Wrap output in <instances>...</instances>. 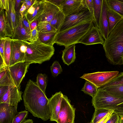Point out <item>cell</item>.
<instances>
[{
	"instance_id": "816d5d0a",
	"label": "cell",
	"mask_w": 123,
	"mask_h": 123,
	"mask_svg": "<svg viewBox=\"0 0 123 123\" xmlns=\"http://www.w3.org/2000/svg\"><path fill=\"white\" fill-rule=\"evenodd\" d=\"M123 64V57L122 59V64Z\"/></svg>"
},
{
	"instance_id": "f6af8a7d",
	"label": "cell",
	"mask_w": 123,
	"mask_h": 123,
	"mask_svg": "<svg viewBox=\"0 0 123 123\" xmlns=\"http://www.w3.org/2000/svg\"><path fill=\"white\" fill-rule=\"evenodd\" d=\"M21 3V4L19 10V13L21 17H23L24 15L25 14L26 12V7L24 3L22 1V0Z\"/></svg>"
},
{
	"instance_id": "681fc988",
	"label": "cell",
	"mask_w": 123,
	"mask_h": 123,
	"mask_svg": "<svg viewBox=\"0 0 123 123\" xmlns=\"http://www.w3.org/2000/svg\"><path fill=\"white\" fill-rule=\"evenodd\" d=\"M33 120L31 119H28L26 120L24 122L22 123H33Z\"/></svg>"
},
{
	"instance_id": "7402d4cb",
	"label": "cell",
	"mask_w": 123,
	"mask_h": 123,
	"mask_svg": "<svg viewBox=\"0 0 123 123\" xmlns=\"http://www.w3.org/2000/svg\"><path fill=\"white\" fill-rule=\"evenodd\" d=\"M103 0H92L93 6V22L99 30Z\"/></svg>"
},
{
	"instance_id": "277c9868",
	"label": "cell",
	"mask_w": 123,
	"mask_h": 123,
	"mask_svg": "<svg viewBox=\"0 0 123 123\" xmlns=\"http://www.w3.org/2000/svg\"><path fill=\"white\" fill-rule=\"evenodd\" d=\"M92 103L95 109L103 108L113 110L120 117L123 115V98L108 93L101 87L98 88Z\"/></svg>"
},
{
	"instance_id": "7c38bea8",
	"label": "cell",
	"mask_w": 123,
	"mask_h": 123,
	"mask_svg": "<svg viewBox=\"0 0 123 123\" xmlns=\"http://www.w3.org/2000/svg\"><path fill=\"white\" fill-rule=\"evenodd\" d=\"M104 41L99 30L93 25L79 41V43L86 45L100 44L103 45Z\"/></svg>"
},
{
	"instance_id": "ac0fdd59",
	"label": "cell",
	"mask_w": 123,
	"mask_h": 123,
	"mask_svg": "<svg viewBox=\"0 0 123 123\" xmlns=\"http://www.w3.org/2000/svg\"><path fill=\"white\" fill-rule=\"evenodd\" d=\"M108 26L107 15V4L106 0H103L99 31L105 40L107 38L108 35Z\"/></svg>"
},
{
	"instance_id": "f1b7e54d",
	"label": "cell",
	"mask_w": 123,
	"mask_h": 123,
	"mask_svg": "<svg viewBox=\"0 0 123 123\" xmlns=\"http://www.w3.org/2000/svg\"><path fill=\"white\" fill-rule=\"evenodd\" d=\"M108 6L123 17V0H106Z\"/></svg>"
},
{
	"instance_id": "484cf974",
	"label": "cell",
	"mask_w": 123,
	"mask_h": 123,
	"mask_svg": "<svg viewBox=\"0 0 123 123\" xmlns=\"http://www.w3.org/2000/svg\"><path fill=\"white\" fill-rule=\"evenodd\" d=\"M15 86L10 78L7 70V67L0 69V86Z\"/></svg>"
},
{
	"instance_id": "f907efd6",
	"label": "cell",
	"mask_w": 123,
	"mask_h": 123,
	"mask_svg": "<svg viewBox=\"0 0 123 123\" xmlns=\"http://www.w3.org/2000/svg\"><path fill=\"white\" fill-rule=\"evenodd\" d=\"M120 123H123V115L120 117Z\"/></svg>"
},
{
	"instance_id": "e575fe53",
	"label": "cell",
	"mask_w": 123,
	"mask_h": 123,
	"mask_svg": "<svg viewBox=\"0 0 123 123\" xmlns=\"http://www.w3.org/2000/svg\"><path fill=\"white\" fill-rule=\"evenodd\" d=\"M28 111H21L18 112L14 118L12 123H22L27 118Z\"/></svg>"
},
{
	"instance_id": "7dc6e473",
	"label": "cell",
	"mask_w": 123,
	"mask_h": 123,
	"mask_svg": "<svg viewBox=\"0 0 123 123\" xmlns=\"http://www.w3.org/2000/svg\"><path fill=\"white\" fill-rule=\"evenodd\" d=\"M9 86H0V98L7 91L9 88Z\"/></svg>"
},
{
	"instance_id": "cb8c5ba5",
	"label": "cell",
	"mask_w": 123,
	"mask_h": 123,
	"mask_svg": "<svg viewBox=\"0 0 123 123\" xmlns=\"http://www.w3.org/2000/svg\"><path fill=\"white\" fill-rule=\"evenodd\" d=\"M58 34L57 31L39 33L38 39L46 44L53 46L55 43L56 39Z\"/></svg>"
},
{
	"instance_id": "7bdbcfd3",
	"label": "cell",
	"mask_w": 123,
	"mask_h": 123,
	"mask_svg": "<svg viewBox=\"0 0 123 123\" xmlns=\"http://www.w3.org/2000/svg\"><path fill=\"white\" fill-rule=\"evenodd\" d=\"M22 0H15L14 9L17 14L19 13Z\"/></svg>"
},
{
	"instance_id": "9c48e42d",
	"label": "cell",
	"mask_w": 123,
	"mask_h": 123,
	"mask_svg": "<svg viewBox=\"0 0 123 123\" xmlns=\"http://www.w3.org/2000/svg\"><path fill=\"white\" fill-rule=\"evenodd\" d=\"M70 100L64 95L57 123H74L75 108L72 105Z\"/></svg>"
},
{
	"instance_id": "ab89813d",
	"label": "cell",
	"mask_w": 123,
	"mask_h": 123,
	"mask_svg": "<svg viewBox=\"0 0 123 123\" xmlns=\"http://www.w3.org/2000/svg\"><path fill=\"white\" fill-rule=\"evenodd\" d=\"M9 0H0V10L7 11L9 8Z\"/></svg>"
},
{
	"instance_id": "b9f144b4",
	"label": "cell",
	"mask_w": 123,
	"mask_h": 123,
	"mask_svg": "<svg viewBox=\"0 0 123 123\" xmlns=\"http://www.w3.org/2000/svg\"><path fill=\"white\" fill-rule=\"evenodd\" d=\"M85 1L88 9L90 12L92 17L93 14V6L92 0H85Z\"/></svg>"
},
{
	"instance_id": "603a6c76",
	"label": "cell",
	"mask_w": 123,
	"mask_h": 123,
	"mask_svg": "<svg viewBox=\"0 0 123 123\" xmlns=\"http://www.w3.org/2000/svg\"><path fill=\"white\" fill-rule=\"evenodd\" d=\"M15 0H9V8L6 11L10 25L13 31L17 26L16 13L14 9Z\"/></svg>"
},
{
	"instance_id": "8d00e7d4",
	"label": "cell",
	"mask_w": 123,
	"mask_h": 123,
	"mask_svg": "<svg viewBox=\"0 0 123 123\" xmlns=\"http://www.w3.org/2000/svg\"><path fill=\"white\" fill-rule=\"evenodd\" d=\"M39 32L36 26L31 31V36L28 40L29 42H33L37 41L39 39Z\"/></svg>"
},
{
	"instance_id": "2e32d148",
	"label": "cell",
	"mask_w": 123,
	"mask_h": 123,
	"mask_svg": "<svg viewBox=\"0 0 123 123\" xmlns=\"http://www.w3.org/2000/svg\"><path fill=\"white\" fill-rule=\"evenodd\" d=\"M0 38H11L13 31L11 28L8 18L7 12L5 10H0Z\"/></svg>"
},
{
	"instance_id": "d6a6232c",
	"label": "cell",
	"mask_w": 123,
	"mask_h": 123,
	"mask_svg": "<svg viewBox=\"0 0 123 123\" xmlns=\"http://www.w3.org/2000/svg\"><path fill=\"white\" fill-rule=\"evenodd\" d=\"M37 28L39 32L40 33L57 31L51 25L49 22H39Z\"/></svg>"
},
{
	"instance_id": "6da1fadb",
	"label": "cell",
	"mask_w": 123,
	"mask_h": 123,
	"mask_svg": "<svg viewBox=\"0 0 123 123\" xmlns=\"http://www.w3.org/2000/svg\"><path fill=\"white\" fill-rule=\"evenodd\" d=\"M26 110L34 117L44 121L50 118L49 98L39 88L36 82L29 80L22 96Z\"/></svg>"
},
{
	"instance_id": "30bf717a",
	"label": "cell",
	"mask_w": 123,
	"mask_h": 123,
	"mask_svg": "<svg viewBox=\"0 0 123 123\" xmlns=\"http://www.w3.org/2000/svg\"><path fill=\"white\" fill-rule=\"evenodd\" d=\"M59 8L65 17L82 11L88 10L85 0H64Z\"/></svg>"
},
{
	"instance_id": "44dd1931",
	"label": "cell",
	"mask_w": 123,
	"mask_h": 123,
	"mask_svg": "<svg viewBox=\"0 0 123 123\" xmlns=\"http://www.w3.org/2000/svg\"><path fill=\"white\" fill-rule=\"evenodd\" d=\"M75 44L65 47L62 51V59L64 63L68 66L73 63L76 58Z\"/></svg>"
},
{
	"instance_id": "4fadbf2b",
	"label": "cell",
	"mask_w": 123,
	"mask_h": 123,
	"mask_svg": "<svg viewBox=\"0 0 123 123\" xmlns=\"http://www.w3.org/2000/svg\"><path fill=\"white\" fill-rule=\"evenodd\" d=\"M63 94L60 91L56 93L49 98L48 105L50 114L51 121L56 122L60 111Z\"/></svg>"
},
{
	"instance_id": "4316f807",
	"label": "cell",
	"mask_w": 123,
	"mask_h": 123,
	"mask_svg": "<svg viewBox=\"0 0 123 123\" xmlns=\"http://www.w3.org/2000/svg\"><path fill=\"white\" fill-rule=\"evenodd\" d=\"M65 18V15L60 10L49 22L51 25L56 30L57 32L63 23Z\"/></svg>"
},
{
	"instance_id": "9a60e30c",
	"label": "cell",
	"mask_w": 123,
	"mask_h": 123,
	"mask_svg": "<svg viewBox=\"0 0 123 123\" xmlns=\"http://www.w3.org/2000/svg\"><path fill=\"white\" fill-rule=\"evenodd\" d=\"M21 43V40L12 39L9 66L18 62L24 61L25 54L21 52L20 49Z\"/></svg>"
},
{
	"instance_id": "7a4b0ae2",
	"label": "cell",
	"mask_w": 123,
	"mask_h": 123,
	"mask_svg": "<svg viewBox=\"0 0 123 123\" xmlns=\"http://www.w3.org/2000/svg\"><path fill=\"white\" fill-rule=\"evenodd\" d=\"M105 55L113 65L122 64L123 57V19L109 34L103 44Z\"/></svg>"
},
{
	"instance_id": "d4e9b609",
	"label": "cell",
	"mask_w": 123,
	"mask_h": 123,
	"mask_svg": "<svg viewBox=\"0 0 123 123\" xmlns=\"http://www.w3.org/2000/svg\"><path fill=\"white\" fill-rule=\"evenodd\" d=\"M101 87L110 94L118 98H123V85L104 86Z\"/></svg>"
},
{
	"instance_id": "c3c4849f",
	"label": "cell",
	"mask_w": 123,
	"mask_h": 123,
	"mask_svg": "<svg viewBox=\"0 0 123 123\" xmlns=\"http://www.w3.org/2000/svg\"><path fill=\"white\" fill-rule=\"evenodd\" d=\"M38 23V20H36L33 21L30 24V27L31 31L37 26Z\"/></svg>"
},
{
	"instance_id": "bcb514c9",
	"label": "cell",
	"mask_w": 123,
	"mask_h": 123,
	"mask_svg": "<svg viewBox=\"0 0 123 123\" xmlns=\"http://www.w3.org/2000/svg\"><path fill=\"white\" fill-rule=\"evenodd\" d=\"M48 1L52 3L59 8L62 3L64 0H47Z\"/></svg>"
},
{
	"instance_id": "f35d334b",
	"label": "cell",
	"mask_w": 123,
	"mask_h": 123,
	"mask_svg": "<svg viewBox=\"0 0 123 123\" xmlns=\"http://www.w3.org/2000/svg\"><path fill=\"white\" fill-rule=\"evenodd\" d=\"M120 117L118 114L114 112L106 123H120Z\"/></svg>"
},
{
	"instance_id": "836d02e7",
	"label": "cell",
	"mask_w": 123,
	"mask_h": 123,
	"mask_svg": "<svg viewBox=\"0 0 123 123\" xmlns=\"http://www.w3.org/2000/svg\"><path fill=\"white\" fill-rule=\"evenodd\" d=\"M50 70L52 75L54 77L57 76L62 72L61 65L57 61L53 62L50 67Z\"/></svg>"
},
{
	"instance_id": "83f0119b",
	"label": "cell",
	"mask_w": 123,
	"mask_h": 123,
	"mask_svg": "<svg viewBox=\"0 0 123 123\" xmlns=\"http://www.w3.org/2000/svg\"><path fill=\"white\" fill-rule=\"evenodd\" d=\"M4 56V63L5 66H9L11 53V43L12 39L9 37H5Z\"/></svg>"
},
{
	"instance_id": "5bb4252c",
	"label": "cell",
	"mask_w": 123,
	"mask_h": 123,
	"mask_svg": "<svg viewBox=\"0 0 123 123\" xmlns=\"http://www.w3.org/2000/svg\"><path fill=\"white\" fill-rule=\"evenodd\" d=\"M17 107L6 103H0V123H12L18 112Z\"/></svg>"
},
{
	"instance_id": "d6986e66",
	"label": "cell",
	"mask_w": 123,
	"mask_h": 123,
	"mask_svg": "<svg viewBox=\"0 0 123 123\" xmlns=\"http://www.w3.org/2000/svg\"><path fill=\"white\" fill-rule=\"evenodd\" d=\"M16 15L17 26L13 31V35L11 38L13 39L28 41L30 36L27 34L23 26L20 14L16 13Z\"/></svg>"
},
{
	"instance_id": "3957f363",
	"label": "cell",
	"mask_w": 123,
	"mask_h": 123,
	"mask_svg": "<svg viewBox=\"0 0 123 123\" xmlns=\"http://www.w3.org/2000/svg\"><path fill=\"white\" fill-rule=\"evenodd\" d=\"M24 41L27 47L24 60L25 62L31 64H41L49 60L54 54L53 46L44 44L39 39L33 42Z\"/></svg>"
},
{
	"instance_id": "4dcf8cb0",
	"label": "cell",
	"mask_w": 123,
	"mask_h": 123,
	"mask_svg": "<svg viewBox=\"0 0 123 123\" xmlns=\"http://www.w3.org/2000/svg\"><path fill=\"white\" fill-rule=\"evenodd\" d=\"M98 89L93 84L86 80L81 91L93 98L96 94Z\"/></svg>"
},
{
	"instance_id": "52a82bcc",
	"label": "cell",
	"mask_w": 123,
	"mask_h": 123,
	"mask_svg": "<svg viewBox=\"0 0 123 123\" xmlns=\"http://www.w3.org/2000/svg\"><path fill=\"white\" fill-rule=\"evenodd\" d=\"M93 22L92 16L88 10H84L65 17L58 33L62 32L79 24Z\"/></svg>"
},
{
	"instance_id": "d590c367",
	"label": "cell",
	"mask_w": 123,
	"mask_h": 123,
	"mask_svg": "<svg viewBox=\"0 0 123 123\" xmlns=\"http://www.w3.org/2000/svg\"><path fill=\"white\" fill-rule=\"evenodd\" d=\"M115 85H123V72L119 74L111 81L105 86H108Z\"/></svg>"
},
{
	"instance_id": "8992f818",
	"label": "cell",
	"mask_w": 123,
	"mask_h": 123,
	"mask_svg": "<svg viewBox=\"0 0 123 123\" xmlns=\"http://www.w3.org/2000/svg\"><path fill=\"white\" fill-rule=\"evenodd\" d=\"M119 74L117 71L98 72L84 74L80 78L90 82L98 88L106 85Z\"/></svg>"
},
{
	"instance_id": "74e56055",
	"label": "cell",
	"mask_w": 123,
	"mask_h": 123,
	"mask_svg": "<svg viewBox=\"0 0 123 123\" xmlns=\"http://www.w3.org/2000/svg\"><path fill=\"white\" fill-rule=\"evenodd\" d=\"M22 20L23 26L27 34L31 36V30L30 25L25 15H24L23 17H21Z\"/></svg>"
},
{
	"instance_id": "8fae6325",
	"label": "cell",
	"mask_w": 123,
	"mask_h": 123,
	"mask_svg": "<svg viewBox=\"0 0 123 123\" xmlns=\"http://www.w3.org/2000/svg\"><path fill=\"white\" fill-rule=\"evenodd\" d=\"M20 88L9 86L7 91L0 98V103H5L13 106H18V103L22 100L21 96L23 92Z\"/></svg>"
},
{
	"instance_id": "f546056e",
	"label": "cell",
	"mask_w": 123,
	"mask_h": 123,
	"mask_svg": "<svg viewBox=\"0 0 123 123\" xmlns=\"http://www.w3.org/2000/svg\"><path fill=\"white\" fill-rule=\"evenodd\" d=\"M111 110L103 109H95L91 122L88 123H96L107 115Z\"/></svg>"
},
{
	"instance_id": "ee69618b",
	"label": "cell",
	"mask_w": 123,
	"mask_h": 123,
	"mask_svg": "<svg viewBox=\"0 0 123 123\" xmlns=\"http://www.w3.org/2000/svg\"><path fill=\"white\" fill-rule=\"evenodd\" d=\"M35 1V0H22V1L24 3L26 7V12L32 5Z\"/></svg>"
},
{
	"instance_id": "ba28073f",
	"label": "cell",
	"mask_w": 123,
	"mask_h": 123,
	"mask_svg": "<svg viewBox=\"0 0 123 123\" xmlns=\"http://www.w3.org/2000/svg\"><path fill=\"white\" fill-rule=\"evenodd\" d=\"M31 64L29 62L23 61L7 67L8 73L15 87H20V84L27 72Z\"/></svg>"
},
{
	"instance_id": "1f68e13d",
	"label": "cell",
	"mask_w": 123,
	"mask_h": 123,
	"mask_svg": "<svg viewBox=\"0 0 123 123\" xmlns=\"http://www.w3.org/2000/svg\"><path fill=\"white\" fill-rule=\"evenodd\" d=\"M48 81V77L46 74L39 73L37 74L36 82L39 88L45 93Z\"/></svg>"
},
{
	"instance_id": "60d3db41",
	"label": "cell",
	"mask_w": 123,
	"mask_h": 123,
	"mask_svg": "<svg viewBox=\"0 0 123 123\" xmlns=\"http://www.w3.org/2000/svg\"><path fill=\"white\" fill-rule=\"evenodd\" d=\"M114 112L113 111H110L107 115L96 123H106Z\"/></svg>"
},
{
	"instance_id": "5b68a950",
	"label": "cell",
	"mask_w": 123,
	"mask_h": 123,
	"mask_svg": "<svg viewBox=\"0 0 123 123\" xmlns=\"http://www.w3.org/2000/svg\"><path fill=\"white\" fill-rule=\"evenodd\" d=\"M93 24V21L84 23L58 33L55 43L66 47L79 43Z\"/></svg>"
},
{
	"instance_id": "ffe728a7",
	"label": "cell",
	"mask_w": 123,
	"mask_h": 123,
	"mask_svg": "<svg viewBox=\"0 0 123 123\" xmlns=\"http://www.w3.org/2000/svg\"><path fill=\"white\" fill-rule=\"evenodd\" d=\"M107 15L109 24V35L118 23L123 19V17L107 5Z\"/></svg>"
},
{
	"instance_id": "e0dca14e",
	"label": "cell",
	"mask_w": 123,
	"mask_h": 123,
	"mask_svg": "<svg viewBox=\"0 0 123 123\" xmlns=\"http://www.w3.org/2000/svg\"><path fill=\"white\" fill-rule=\"evenodd\" d=\"M60 10L59 7L44 0L43 10L38 21L39 22H50L55 15Z\"/></svg>"
}]
</instances>
